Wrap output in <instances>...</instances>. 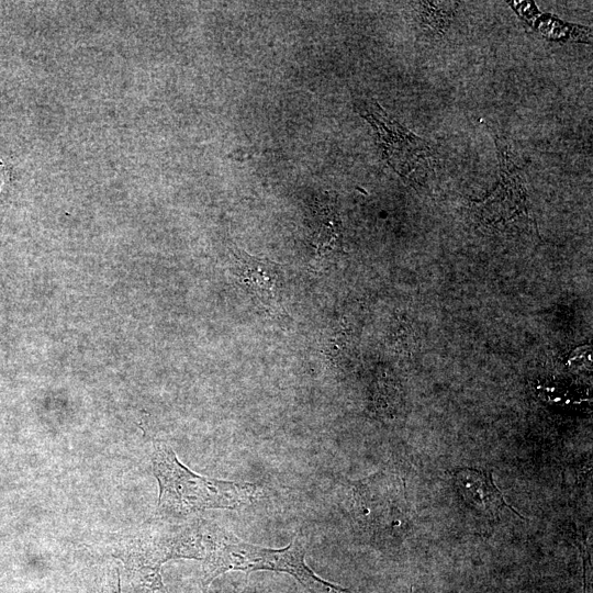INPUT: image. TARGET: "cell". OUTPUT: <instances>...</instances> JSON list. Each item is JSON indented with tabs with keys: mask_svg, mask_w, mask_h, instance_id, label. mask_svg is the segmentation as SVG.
I'll list each match as a JSON object with an SVG mask.
<instances>
[{
	"mask_svg": "<svg viewBox=\"0 0 593 593\" xmlns=\"http://www.w3.org/2000/svg\"><path fill=\"white\" fill-rule=\"evenodd\" d=\"M452 477L460 495L477 511L492 515L500 512L502 507L513 510L505 503L490 472L472 468H458L454 471Z\"/></svg>",
	"mask_w": 593,
	"mask_h": 593,
	"instance_id": "obj_6",
	"label": "cell"
},
{
	"mask_svg": "<svg viewBox=\"0 0 593 593\" xmlns=\"http://www.w3.org/2000/svg\"><path fill=\"white\" fill-rule=\"evenodd\" d=\"M304 544V537L299 533L284 548H264L245 542L231 532L216 529L208 542L206 583L227 571L270 570L293 575L311 593H351L321 579L306 566Z\"/></svg>",
	"mask_w": 593,
	"mask_h": 593,
	"instance_id": "obj_2",
	"label": "cell"
},
{
	"mask_svg": "<svg viewBox=\"0 0 593 593\" xmlns=\"http://www.w3.org/2000/svg\"><path fill=\"white\" fill-rule=\"evenodd\" d=\"M500 160L502 179L497 188L477 206L483 222L501 230L519 219L526 220L528 212L519 170L503 148H500Z\"/></svg>",
	"mask_w": 593,
	"mask_h": 593,
	"instance_id": "obj_4",
	"label": "cell"
},
{
	"mask_svg": "<svg viewBox=\"0 0 593 593\" xmlns=\"http://www.w3.org/2000/svg\"><path fill=\"white\" fill-rule=\"evenodd\" d=\"M154 474L159 484L158 510L187 515L209 508H237L250 504L260 489L250 482L202 477L183 463L166 443H156L152 454Z\"/></svg>",
	"mask_w": 593,
	"mask_h": 593,
	"instance_id": "obj_1",
	"label": "cell"
},
{
	"mask_svg": "<svg viewBox=\"0 0 593 593\" xmlns=\"http://www.w3.org/2000/svg\"><path fill=\"white\" fill-rule=\"evenodd\" d=\"M233 273L248 293L269 311L279 310L283 289L281 266L236 249Z\"/></svg>",
	"mask_w": 593,
	"mask_h": 593,
	"instance_id": "obj_5",
	"label": "cell"
},
{
	"mask_svg": "<svg viewBox=\"0 0 593 593\" xmlns=\"http://www.w3.org/2000/svg\"><path fill=\"white\" fill-rule=\"evenodd\" d=\"M361 115L374 127L388 164L399 175L415 180L426 172L432 154L427 143L392 120L376 102Z\"/></svg>",
	"mask_w": 593,
	"mask_h": 593,
	"instance_id": "obj_3",
	"label": "cell"
}]
</instances>
